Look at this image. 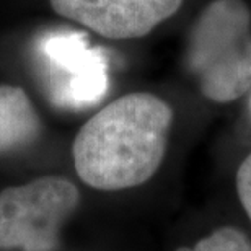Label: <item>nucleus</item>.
I'll return each mask as SVG.
<instances>
[{
  "instance_id": "obj_2",
  "label": "nucleus",
  "mask_w": 251,
  "mask_h": 251,
  "mask_svg": "<svg viewBox=\"0 0 251 251\" xmlns=\"http://www.w3.org/2000/svg\"><path fill=\"white\" fill-rule=\"evenodd\" d=\"M186 65L201 93L230 103L251 88V12L243 0H214L191 28Z\"/></svg>"
},
{
  "instance_id": "obj_1",
  "label": "nucleus",
  "mask_w": 251,
  "mask_h": 251,
  "mask_svg": "<svg viewBox=\"0 0 251 251\" xmlns=\"http://www.w3.org/2000/svg\"><path fill=\"white\" fill-rule=\"evenodd\" d=\"M172 124L173 109L157 95H123L75 135V172L87 186L106 193L145 184L162 167Z\"/></svg>"
},
{
  "instance_id": "obj_4",
  "label": "nucleus",
  "mask_w": 251,
  "mask_h": 251,
  "mask_svg": "<svg viewBox=\"0 0 251 251\" xmlns=\"http://www.w3.org/2000/svg\"><path fill=\"white\" fill-rule=\"evenodd\" d=\"M181 3L183 0H51L57 15L108 39L142 38L176 13Z\"/></svg>"
},
{
  "instance_id": "obj_5",
  "label": "nucleus",
  "mask_w": 251,
  "mask_h": 251,
  "mask_svg": "<svg viewBox=\"0 0 251 251\" xmlns=\"http://www.w3.org/2000/svg\"><path fill=\"white\" fill-rule=\"evenodd\" d=\"M43 54L59 70L69 74L65 87L74 103H93L104 95L108 85L106 59L100 48H88L83 34H59L48 38Z\"/></svg>"
},
{
  "instance_id": "obj_7",
  "label": "nucleus",
  "mask_w": 251,
  "mask_h": 251,
  "mask_svg": "<svg viewBox=\"0 0 251 251\" xmlns=\"http://www.w3.org/2000/svg\"><path fill=\"white\" fill-rule=\"evenodd\" d=\"M175 251H251V240L243 230L233 225H224L188 247Z\"/></svg>"
},
{
  "instance_id": "obj_3",
  "label": "nucleus",
  "mask_w": 251,
  "mask_h": 251,
  "mask_svg": "<svg viewBox=\"0 0 251 251\" xmlns=\"http://www.w3.org/2000/svg\"><path fill=\"white\" fill-rule=\"evenodd\" d=\"M78 205V188L59 175L2 189L0 251H57L64 224Z\"/></svg>"
},
{
  "instance_id": "obj_6",
  "label": "nucleus",
  "mask_w": 251,
  "mask_h": 251,
  "mask_svg": "<svg viewBox=\"0 0 251 251\" xmlns=\"http://www.w3.org/2000/svg\"><path fill=\"white\" fill-rule=\"evenodd\" d=\"M41 134V119L23 88L0 85V155L31 145Z\"/></svg>"
},
{
  "instance_id": "obj_8",
  "label": "nucleus",
  "mask_w": 251,
  "mask_h": 251,
  "mask_svg": "<svg viewBox=\"0 0 251 251\" xmlns=\"http://www.w3.org/2000/svg\"><path fill=\"white\" fill-rule=\"evenodd\" d=\"M235 189H237L238 201L245 210V215L251 224V153L247 157L237 170L235 175Z\"/></svg>"
}]
</instances>
